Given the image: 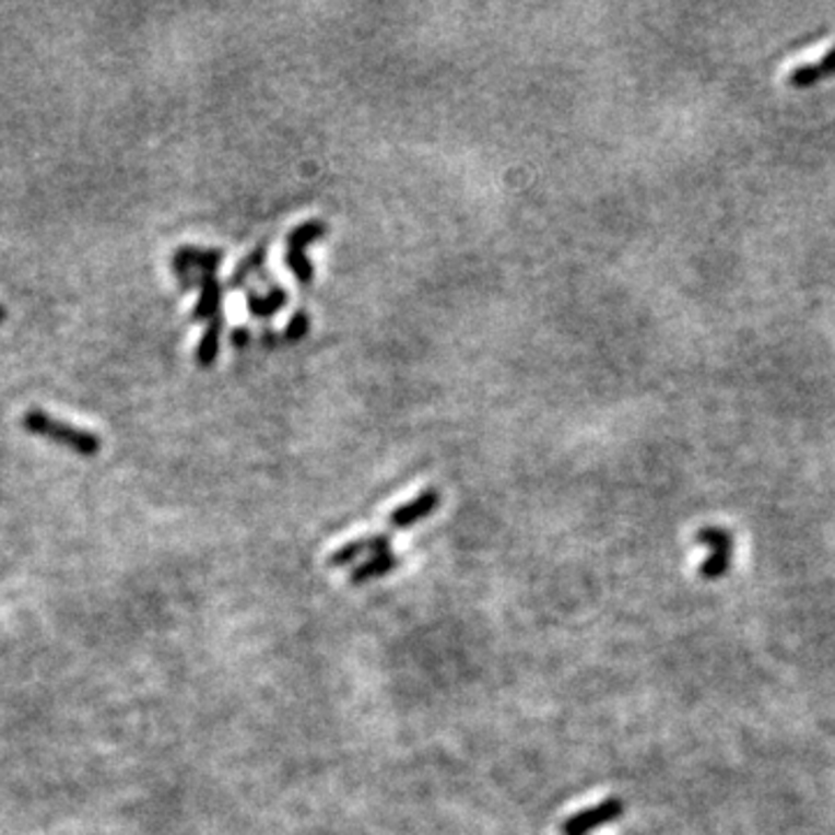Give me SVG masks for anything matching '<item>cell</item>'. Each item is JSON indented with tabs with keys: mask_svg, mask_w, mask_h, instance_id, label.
I'll list each match as a JSON object with an SVG mask.
<instances>
[{
	"mask_svg": "<svg viewBox=\"0 0 835 835\" xmlns=\"http://www.w3.org/2000/svg\"><path fill=\"white\" fill-rule=\"evenodd\" d=\"M22 425L26 432L45 436V439L61 444V446L70 448L72 452L84 455V458H93V455H98L101 446H103L101 436L96 432H89L84 427L59 421V418H54L37 407L28 409L22 415Z\"/></svg>",
	"mask_w": 835,
	"mask_h": 835,
	"instance_id": "cell-1",
	"label": "cell"
},
{
	"mask_svg": "<svg viewBox=\"0 0 835 835\" xmlns=\"http://www.w3.org/2000/svg\"><path fill=\"white\" fill-rule=\"evenodd\" d=\"M223 260V251L219 249H202V246H181L173 256V268L179 279H186L191 270H200L202 274H214Z\"/></svg>",
	"mask_w": 835,
	"mask_h": 835,
	"instance_id": "cell-5",
	"label": "cell"
},
{
	"mask_svg": "<svg viewBox=\"0 0 835 835\" xmlns=\"http://www.w3.org/2000/svg\"><path fill=\"white\" fill-rule=\"evenodd\" d=\"M231 341H233V346H237V349L246 346L251 341V330L249 328H235L231 332Z\"/></svg>",
	"mask_w": 835,
	"mask_h": 835,
	"instance_id": "cell-16",
	"label": "cell"
},
{
	"mask_svg": "<svg viewBox=\"0 0 835 835\" xmlns=\"http://www.w3.org/2000/svg\"><path fill=\"white\" fill-rule=\"evenodd\" d=\"M439 502H442V495L436 490H425L418 495L415 499L397 506L392 514H390V525L395 529H409L413 525H418L421 520H425L427 516H432L436 508H439Z\"/></svg>",
	"mask_w": 835,
	"mask_h": 835,
	"instance_id": "cell-4",
	"label": "cell"
},
{
	"mask_svg": "<svg viewBox=\"0 0 835 835\" xmlns=\"http://www.w3.org/2000/svg\"><path fill=\"white\" fill-rule=\"evenodd\" d=\"M264 258H268V244L258 246L256 251H251L249 256H246V258L237 264L235 272H233V277H231V283H227V286H231V289H239L242 283H246V281H249V279L256 274V272L262 270Z\"/></svg>",
	"mask_w": 835,
	"mask_h": 835,
	"instance_id": "cell-12",
	"label": "cell"
},
{
	"mask_svg": "<svg viewBox=\"0 0 835 835\" xmlns=\"http://www.w3.org/2000/svg\"><path fill=\"white\" fill-rule=\"evenodd\" d=\"M400 566V560H397L395 553H386V555H372L365 564L355 566L349 580L353 585H365L369 580H376V578H384L388 576L390 572H395V568Z\"/></svg>",
	"mask_w": 835,
	"mask_h": 835,
	"instance_id": "cell-10",
	"label": "cell"
},
{
	"mask_svg": "<svg viewBox=\"0 0 835 835\" xmlns=\"http://www.w3.org/2000/svg\"><path fill=\"white\" fill-rule=\"evenodd\" d=\"M5 316H8V309H5L3 305H0V322H3V320H5Z\"/></svg>",
	"mask_w": 835,
	"mask_h": 835,
	"instance_id": "cell-18",
	"label": "cell"
},
{
	"mask_svg": "<svg viewBox=\"0 0 835 835\" xmlns=\"http://www.w3.org/2000/svg\"><path fill=\"white\" fill-rule=\"evenodd\" d=\"M835 74V47L828 49L818 63H808L801 68H793L787 78V84L793 89H810L820 84L822 80Z\"/></svg>",
	"mask_w": 835,
	"mask_h": 835,
	"instance_id": "cell-7",
	"label": "cell"
},
{
	"mask_svg": "<svg viewBox=\"0 0 835 835\" xmlns=\"http://www.w3.org/2000/svg\"><path fill=\"white\" fill-rule=\"evenodd\" d=\"M622 812H624V803L620 799H605L603 803H599L590 810H583V812L574 814V818H568L562 824V831H564V835H585V833H590L603 824H611V822L620 820Z\"/></svg>",
	"mask_w": 835,
	"mask_h": 835,
	"instance_id": "cell-3",
	"label": "cell"
},
{
	"mask_svg": "<svg viewBox=\"0 0 835 835\" xmlns=\"http://www.w3.org/2000/svg\"><path fill=\"white\" fill-rule=\"evenodd\" d=\"M274 341H277L274 332H264V344H274Z\"/></svg>",
	"mask_w": 835,
	"mask_h": 835,
	"instance_id": "cell-17",
	"label": "cell"
},
{
	"mask_svg": "<svg viewBox=\"0 0 835 835\" xmlns=\"http://www.w3.org/2000/svg\"><path fill=\"white\" fill-rule=\"evenodd\" d=\"M196 283L200 286V297L193 309V320H212L214 316L221 314V305H223L221 281L214 274H202L200 279L193 281V286Z\"/></svg>",
	"mask_w": 835,
	"mask_h": 835,
	"instance_id": "cell-6",
	"label": "cell"
},
{
	"mask_svg": "<svg viewBox=\"0 0 835 835\" xmlns=\"http://www.w3.org/2000/svg\"><path fill=\"white\" fill-rule=\"evenodd\" d=\"M223 326H225V318L223 314L214 316L212 320L207 322V328L198 341V349H196V360L200 367H209L216 363L219 357V351H221V337H223Z\"/></svg>",
	"mask_w": 835,
	"mask_h": 835,
	"instance_id": "cell-9",
	"label": "cell"
},
{
	"mask_svg": "<svg viewBox=\"0 0 835 835\" xmlns=\"http://www.w3.org/2000/svg\"><path fill=\"white\" fill-rule=\"evenodd\" d=\"M307 332H309V316H307V311L299 309V311H295L291 316L286 330H283V339H286V341H299V339H305Z\"/></svg>",
	"mask_w": 835,
	"mask_h": 835,
	"instance_id": "cell-15",
	"label": "cell"
},
{
	"mask_svg": "<svg viewBox=\"0 0 835 835\" xmlns=\"http://www.w3.org/2000/svg\"><path fill=\"white\" fill-rule=\"evenodd\" d=\"M328 233V223L320 221V219H311V221H305L302 225L293 227V231L289 233L286 237V249H295V251H305L309 244L318 242L322 235Z\"/></svg>",
	"mask_w": 835,
	"mask_h": 835,
	"instance_id": "cell-11",
	"label": "cell"
},
{
	"mask_svg": "<svg viewBox=\"0 0 835 835\" xmlns=\"http://www.w3.org/2000/svg\"><path fill=\"white\" fill-rule=\"evenodd\" d=\"M363 555H369V545H367V537L360 539V541H353V543H346L341 545L337 553L330 555V566H349L353 562H357Z\"/></svg>",
	"mask_w": 835,
	"mask_h": 835,
	"instance_id": "cell-14",
	"label": "cell"
},
{
	"mask_svg": "<svg viewBox=\"0 0 835 835\" xmlns=\"http://www.w3.org/2000/svg\"><path fill=\"white\" fill-rule=\"evenodd\" d=\"M701 545L710 548V557L698 566V576L706 580H719L731 566L733 557V534L722 527H706L696 534Z\"/></svg>",
	"mask_w": 835,
	"mask_h": 835,
	"instance_id": "cell-2",
	"label": "cell"
},
{
	"mask_svg": "<svg viewBox=\"0 0 835 835\" xmlns=\"http://www.w3.org/2000/svg\"><path fill=\"white\" fill-rule=\"evenodd\" d=\"M286 305H289V291L281 286H272L268 293H258V291L246 293V309H249L251 316L256 318H272Z\"/></svg>",
	"mask_w": 835,
	"mask_h": 835,
	"instance_id": "cell-8",
	"label": "cell"
},
{
	"mask_svg": "<svg viewBox=\"0 0 835 835\" xmlns=\"http://www.w3.org/2000/svg\"><path fill=\"white\" fill-rule=\"evenodd\" d=\"M286 264H289V270L293 272V277L302 283V286H309V283L314 281V264L305 251L286 249Z\"/></svg>",
	"mask_w": 835,
	"mask_h": 835,
	"instance_id": "cell-13",
	"label": "cell"
}]
</instances>
